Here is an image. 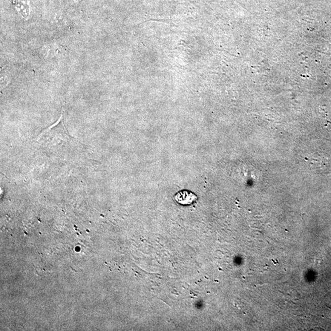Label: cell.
<instances>
[{
  "label": "cell",
  "instance_id": "obj_2",
  "mask_svg": "<svg viewBox=\"0 0 331 331\" xmlns=\"http://www.w3.org/2000/svg\"><path fill=\"white\" fill-rule=\"evenodd\" d=\"M13 4L19 15L27 19L30 13L29 0H13Z\"/></svg>",
  "mask_w": 331,
  "mask_h": 331
},
{
  "label": "cell",
  "instance_id": "obj_1",
  "mask_svg": "<svg viewBox=\"0 0 331 331\" xmlns=\"http://www.w3.org/2000/svg\"><path fill=\"white\" fill-rule=\"evenodd\" d=\"M175 201L181 205H191L198 200L197 196L188 191L178 192L174 196Z\"/></svg>",
  "mask_w": 331,
  "mask_h": 331
},
{
  "label": "cell",
  "instance_id": "obj_3",
  "mask_svg": "<svg viewBox=\"0 0 331 331\" xmlns=\"http://www.w3.org/2000/svg\"><path fill=\"white\" fill-rule=\"evenodd\" d=\"M77 1H78V0H74L75 2H77Z\"/></svg>",
  "mask_w": 331,
  "mask_h": 331
}]
</instances>
